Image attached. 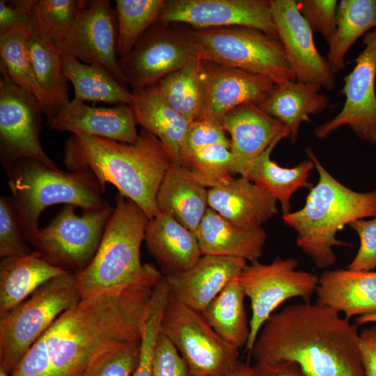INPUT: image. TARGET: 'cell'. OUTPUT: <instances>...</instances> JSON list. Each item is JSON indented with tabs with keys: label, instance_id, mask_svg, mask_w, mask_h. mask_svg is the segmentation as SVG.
<instances>
[{
	"label": "cell",
	"instance_id": "cell-35",
	"mask_svg": "<svg viewBox=\"0 0 376 376\" xmlns=\"http://www.w3.org/2000/svg\"><path fill=\"white\" fill-rule=\"evenodd\" d=\"M29 46L37 81L51 105V113L47 118L70 102L68 80L63 72L62 50L35 33L29 38Z\"/></svg>",
	"mask_w": 376,
	"mask_h": 376
},
{
	"label": "cell",
	"instance_id": "cell-10",
	"mask_svg": "<svg viewBox=\"0 0 376 376\" xmlns=\"http://www.w3.org/2000/svg\"><path fill=\"white\" fill-rule=\"evenodd\" d=\"M293 258H275L269 264L258 260L246 265L237 281L251 303L250 333L246 350L251 352L265 322L283 302L301 297L310 302L315 292L319 277L297 269Z\"/></svg>",
	"mask_w": 376,
	"mask_h": 376
},
{
	"label": "cell",
	"instance_id": "cell-50",
	"mask_svg": "<svg viewBox=\"0 0 376 376\" xmlns=\"http://www.w3.org/2000/svg\"><path fill=\"white\" fill-rule=\"evenodd\" d=\"M251 366L249 364L240 361L236 367L225 376H250Z\"/></svg>",
	"mask_w": 376,
	"mask_h": 376
},
{
	"label": "cell",
	"instance_id": "cell-17",
	"mask_svg": "<svg viewBox=\"0 0 376 376\" xmlns=\"http://www.w3.org/2000/svg\"><path fill=\"white\" fill-rule=\"evenodd\" d=\"M269 1L277 37L295 80L333 91L336 74L318 52L313 32L299 13L297 1Z\"/></svg>",
	"mask_w": 376,
	"mask_h": 376
},
{
	"label": "cell",
	"instance_id": "cell-34",
	"mask_svg": "<svg viewBox=\"0 0 376 376\" xmlns=\"http://www.w3.org/2000/svg\"><path fill=\"white\" fill-rule=\"evenodd\" d=\"M33 32L22 29L0 38L1 71L17 86L34 96L46 117L51 113L49 101L40 88L32 65L29 40Z\"/></svg>",
	"mask_w": 376,
	"mask_h": 376
},
{
	"label": "cell",
	"instance_id": "cell-16",
	"mask_svg": "<svg viewBox=\"0 0 376 376\" xmlns=\"http://www.w3.org/2000/svg\"><path fill=\"white\" fill-rule=\"evenodd\" d=\"M116 12L109 0H81L65 44L80 61L99 66L123 86L127 83L116 58Z\"/></svg>",
	"mask_w": 376,
	"mask_h": 376
},
{
	"label": "cell",
	"instance_id": "cell-29",
	"mask_svg": "<svg viewBox=\"0 0 376 376\" xmlns=\"http://www.w3.org/2000/svg\"><path fill=\"white\" fill-rule=\"evenodd\" d=\"M68 272L47 262L36 249L26 256L1 258L0 317L46 282Z\"/></svg>",
	"mask_w": 376,
	"mask_h": 376
},
{
	"label": "cell",
	"instance_id": "cell-44",
	"mask_svg": "<svg viewBox=\"0 0 376 376\" xmlns=\"http://www.w3.org/2000/svg\"><path fill=\"white\" fill-rule=\"evenodd\" d=\"M215 144L230 147V140L219 120L203 114L189 125L181 159L187 154Z\"/></svg>",
	"mask_w": 376,
	"mask_h": 376
},
{
	"label": "cell",
	"instance_id": "cell-52",
	"mask_svg": "<svg viewBox=\"0 0 376 376\" xmlns=\"http://www.w3.org/2000/svg\"><path fill=\"white\" fill-rule=\"evenodd\" d=\"M0 376H12V375L0 368Z\"/></svg>",
	"mask_w": 376,
	"mask_h": 376
},
{
	"label": "cell",
	"instance_id": "cell-28",
	"mask_svg": "<svg viewBox=\"0 0 376 376\" xmlns=\"http://www.w3.org/2000/svg\"><path fill=\"white\" fill-rule=\"evenodd\" d=\"M316 85L297 80L276 84L258 106L265 113L282 123L289 131L291 143L296 142L304 122L310 115L322 112L329 104V97Z\"/></svg>",
	"mask_w": 376,
	"mask_h": 376
},
{
	"label": "cell",
	"instance_id": "cell-32",
	"mask_svg": "<svg viewBox=\"0 0 376 376\" xmlns=\"http://www.w3.org/2000/svg\"><path fill=\"white\" fill-rule=\"evenodd\" d=\"M335 34L326 59L336 74L345 68V55L355 41L376 28V0H341Z\"/></svg>",
	"mask_w": 376,
	"mask_h": 376
},
{
	"label": "cell",
	"instance_id": "cell-18",
	"mask_svg": "<svg viewBox=\"0 0 376 376\" xmlns=\"http://www.w3.org/2000/svg\"><path fill=\"white\" fill-rule=\"evenodd\" d=\"M199 72L205 97L203 115L219 121L242 104L258 105L276 86L265 76L205 60L201 61Z\"/></svg>",
	"mask_w": 376,
	"mask_h": 376
},
{
	"label": "cell",
	"instance_id": "cell-7",
	"mask_svg": "<svg viewBox=\"0 0 376 376\" xmlns=\"http://www.w3.org/2000/svg\"><path fill=\"white\" fill-rule=\"evenodd\" d=\"M81 297L77 274L68 272L44 283L0 317V368L11 374L33 343Z\"/></svg>",
	"mask_w": 376,
	"mask_h": 376
},
{
	"label": "cell",
	"instance_id": "cell-21",
	"mask_svg": "<svg viewBox=\"0 0 376 376\" xmlns=\"http://www.w3.org/2000/svg\"><path fill=\"white\" fill-rule=\"evenodd\" d=\"M246 265L240 258L203 255L188 269L165 276L174 298L201 311Z\"/></svg>",
	"mask_w": 376,
	"mask_h": 376
},
{
	"label": "cell",
	"instance_id": "cell-41",
	"mask_svg": "<svg viewBox=\"0 0 376 376\" xmlns=\"http://www.w3.org/2000/svg\"><path fill=\"white\" fill-rule=\"evenodd\" d=\"M22 217L10 197H0L1 258L22 256L33 251L28 245Z\"/></svg>",
	"mask_w": 376,
	"mask_h": 376
},
{
	"label": "cell",
	"instance_id": "cell-20",
	"mask_svg": "<svg viewBox=\"0 0 376 376\" xmlns=\"http://www.w3.org/2000/svg\"><path fill=\"white\" fill-rule=\"evenodd\" d=\"M47 123L58 131L125 143H134L139 138L137 123L129 104L112 108L93 107L72 100L47 118Z\"/></svg>",
	"mask_w": 376,
	"mask_h": 376
},
{
	"label": "cell",
	"instance_id": "cell-47",
	"mask_svg": "<svg viewBox=\"0 0 376 376\" xmlns=\"http://www.w3.org/2000/svg\"><path fill=\"white\" fill-rule=\"evenodd\" d=\"M33 1H0V38L18 29L32 31L30 13Z\"/></svg>",
	"mask_w": 376,
	"mask_h": 376
},
{
	"label": "cell",
	"instance_id": "cell-40",
	"mask_svg": "<svg viewBox=\"0 0 376 376\" xmlns=\"http://www.w3.org/2000/svg\"><path fill=\"white\" fill-rule=\"evenodd\" d=\"M169 295L170 288L166 278L163 276L152 295L141 332L137 364L132 376H152L153 354Z\"/></svg>",
	"mask_w": 376,
	"mask_h": 376
},
{
	"label": "cell",
	"instance_id": "cell-12",
	"mask_svg": "<svg viewBox=\"0 0 376 376\" xmlns=\"http://www.w3.org/2000/svg\"><path fill=\"white\" fill-rule=\"evenodd\" d=\"M198 56L189 31L172 29L156 22L133 49L118 59L119 67L134 91L157 84Z\"/></svg>",
	"mask_w": 376,
	"mask_h": 376
},
{
	"label": "cell",
	"instance_id": "cell-46",
	"mask_svg": "<svg viewBox=\"0 0 376 376\" xmlns=\"http://www.w3.org/2000/svg\"><path fill=\"white\" fill-rule=\"evenodd\" d=\"M152 376H191L184 359L161 331L153 354Z\"/></svg>",
	"mask_w": 376,
	"mask_h": 376
},
{
	"label": "cell",
	"instance_id": "cell-6",
	"mask_svg": "<svg viewBox=\"0 0 376 376\" xmlns=\"http://www.w3.org/2000/svg\"><path fill=\"white\" fill-rule=\"evenodd\" d=\"M6 171L27 241L34 247L40 229L38 219L45 208L57 204L73 205L84 210L111 206L103 197L104 189L86 170L65 172L24 158Z\"/></svg>",
	"mask_w": 376,
	"mask_h": 376
},
{
	"label": "cell",
	"instance_id": "cell-42",
	"mask_svg": "<svg viewBox=\"0 0 376 376\" xmlns=\"http://www.w3.org/2000/svg\"><path fill=\"white\" fill-rule=\"evenodd\" d=\"M140 340L117 345L97 358L81 376H131L137 364Z\"/></svg>",
	"mask_w": 376,
	"mask_h": 376
},
{
	"label": "cell",
	"instance_id": "cell-22",
	"mask_svg": "<svg viewBox=\"0 0 376 376\" xmlns=\"http://www.w3.org/2000/svg\"><path fill=\"white\" fill-rule=\"evenodd\" d=\"M209 208L232 224L244 228H261L277 212V200L248 178H233L207 190Z\"/></svg>",
	"mask_w": 376,
	"mask_h": 376
},
{
	"label": "cell",
	"instance_id": "cell-48",
	"mask_svg": "<svg viewBox=\"0 0 376 376\" xmlns=\"http://www.w3.org/2000/svg\"><path fill=\"white\" fill-rule=\"evenodd\" d=\"M359 350L365 376H376V327L359 333Z\"/></svg>",
	"mask_w": 376,
	"mask_h": 376
},
{
	"label": "cell",
	"instance_id": "cell-5",
	"mask_svg": "<svg viewBox=\"0 0 376 376\" xmlns=\"http://www.w3.org/2000/svg\"><path fill=\"white\" fill-rule=\"evenodd\" d=\"M149 218L134 203L118 194L99 248L88 267L76 273L81 299L123 290L162 274L141 262V245Z\"/></svg>",
	"mask_w": 376,
	"mask_h": 376
},
{
	"label": "cell",
	"instance_id": "cell-8",
	"mask_svg": "<svg viewBox=\"0 0 376 376\" xmlns=\"http://www.w3.org/2000/svg\"><path fill=\"white\" fill-rule=\"evenodd\" d=\"M187 30L201 60L263 75L276 84L295 80L278 38L241 26Z\"/></svg>",
	"mask_w": 376,
	"mask_h": 376
},
{
	"label": "cell",
	"instance_id": "cell-26",
	"mask_svg": "<svg viewBox=\"0 0 376 376\" xmlns=\"http://www.w3.org/2000/svg\"><path fill=\"white\" fill-rule=\"evenodd\" d=\"M203 255L240 258L250 263L263 254L266 233L262 228L237 226L210 208L206 211L196 233Z\"/></svg>",
	"mask_w": 376,
	"mask_h": 376
},
{
	"label": "cell",
	"instance_id": "cell-31",
	"mask_svg": "<svg viewBox=\"0 0 376 376\" xmlns=\"http://www.w3.org/2000/svg\"><path fill=\"white\" fill-rule=\"evenodd\" d=\"M60 48L63 53L64 75L74 88L73 100L121 105L130 103L132 92L107 71L99 66L84 63L65 47Z\"/></svg>",
	"mask_w": 376,
	"mask_h": 376
},
{
	"label": "cell",
	"instance_id": "cell-14",
	"mask_svg": "<svg viewBox=\"0 0 376 376\" xmlns=\"http://www.w3.org/2000/svg\"><path fill=\"white\" fill-rule=\"evenodd\" d=\"M363 42V49L344 77L340 91L345 97L344 106L333 118L315 127L318 139L347 125L359 139L376 144V28L364 35Z\"/></svg>",
	"mask_w": 376,
	"mask_h": 376
},
{
	"label": "cell",
	"instance_id": "cell-23",
	"mask_svg": "<svg viewBox=\"0 0 376 376\" xmlns=\"http://www.w3.org/2000/svg\"><path fill=\"white\" fill-rule=\"evenodd\" d=\"M316 303L336 313L353 316L376 314V272L338 269L318 279Z\"/></svg>",
	"mask_w": 376,
	"mask_h": 376
},
{
	"label": "cell",
	"instance_id": "cell-37",
	"mask_svg": "<svg viewBox=\"0 0 376 376\" xmlns=\"http://www.w3.org/2000/svg\"><path fill=\"white\" fill-rule=\"evenodd\" d=\"M81 3V0H33L30 13L33 33L63 47Z\"/></svg>",
	"mask_w": 376,
	"mask_h": 376
},
{
	"label": "cell",
	"instance_id": "cell-4",
	"mask_svg": "<svg viewBox=\"0 0 376 376\" xmlns=\"http://www.w3.org/2000/svg\"><path fill=\"white\" fill-rule=\"evenodd\" d=\"M306 152L319 180L310 189L304 207L282 218L297 232V246L318 268H326L336 263L334 246H350L336 238L337 233L355 220L376 217V189L359 192L348 188L325 169L311 148Z\"/></svg>",
	"mask_w": 376,
	"mask_h": 376
},
{
	"label": "cell",
	"instance_id": "cell-43",
	"mask_svg": "<svg viewBox=\"0 0 376 376\" xmlns=\"http://www.w3.org/2000/svg\"><path fill=\"white\" fill-rule=\"evenodd\" d=\"M337 0H299L298 10L313 32L320 33L331 42L337 25Z\"/></svg>",
	"mask_w": 376,
	"mask_h": 376
},
{
	"label": "cell",
	"instance_id": "cell-13",
	"mask_svg": "<svg viewBox=\"0 0 376 376\" xmlns=\"http://www.w3.org/2000/svg\"><path fill=\"white\" fill-rule=\"evenodd\" d=\"M0 159L7 171L15 162L33 159L58 169L43 150L40 141L42 107L37 99L15 85L1 71Z\"/></svg>",
	"mask_w": 376,
	"mask_h": 376
},
{
	"label": "cell",
	"instance_id": "cell-33",
	"mask_svg": "<svg viewBox=\"0 0 376 376\" xmlns=\"http://www.w3.org/2000/svg\"><path fill=\"white\" fill-rule=\"evenodd\" d=\"M245 297L236 278L201 311L216 333L238 350L246 346L250 333Z\"/></svg>",
	"mask_w": 376,
	"mask_h": 376
},
{
	"label": "cell",
	"instance_id": "cell-19",
	"mask_svg": "<svg viewBox=\"0 0 376 376\" xmlns=\"http://www.w3.org/2000/svg\"><path fill=\"white\" fill-rule=\"evenodd\" d=\"M230 136L231 171L244 177L254 159L272 143L289 139L288 130L254 103L242 104L221 119Z\"/></svg>",
	"mask_w": 376,
	"mask_h": 376
},
{
	"label": "cell",
	"instance_id": "cell-38",
	"mask_svg": "<svg viewBox=\"0 0 376 376\" xmlns=\"http://www.w3.org/2000/svg\"><path fill=\"white\" fill-rule=\"evenodd\" d=\"M164 0H116L117 53L127 55L146 30L157 21Z\"/></svg>",
	"mask_w": 376,
	"mask_h": 376
},
{
	"label": "cell",
	"instance_id": "cell-39",
	"mask_svg": "<svg viewBox=\"0 0 376 376\" xmlns=\"http://www.w3.org/2000/svg\"><path fill=\"white\" fill-rule=\"evenodd\" d=\"M230 147L215 144L182 157L181 164L205 188L222 186L232 178Z\"/></svg>",
	"mask_w": 376,
	"mask_h": 376
},
{
	"label": "cell",
	"instance_id": "cell-51",
	"mask_svg": "<svg viewBox=\"0 0 376 376\" xmlns=\"http://www.w3.org/2000/svg\"><path fill=\"white\" fill-rule=\"evenodd\" d=\"M357 326L367 323H376V314L359 316L355 319Z\"/></svg>",
	"mask_w": 376,
	"mask_h": 376
},
{
	"label": "cell",
	"instance_id": "cell-36",
	"mask_svg": "<svg viewBox=\"0 0 376 376\" xmlns=\"http://www.w3.org/2000/svg\"><path fill=\"white\" fill-rule=\"evenodd\" d=\"M201 58L196 56L156 85L162 97L189 124L203 113L205 97L200 77Z\"/></svg>",
	"mask_w": 376,
	"mask_h": 376
},
{
	"label": "cell",
	"instance_id": "cell-45",
	"mask_svg": "<svg viewBox=\"0 0 376 376\" xmlns=\"http://www.w3.org/2000/svg\"><path fill=\"white\" fill-rule=\"evenodd\" d=\"M359 235V250L347 269L371 271L376 267V217L361 219L348 224Z\"/></svg>",
	"mask_w": 376,
	"mask_h": 376
},
{
	"label": "cell",
	"instance_id": "cell-15",
	"mask_svg": "<svg viewBox=\"0 0 376 376\" xmlns=\"http://www.w3.org/2000/svg\"><path fill=\"white\" fill-rule=\"evenodd\" d=\"M157 22L183 23L195 29L247 26L278 38L267 0H168Z\"/></svg>",
	"mask_w": 376,
	"mask_h": 376
},
{
	"label": "cell",
	"instance_id": "cell-1",
	"mask_svg": "<svg viewBox=\"0 0 376 376\" xmlns=\"http://www.w3.org/2000/svg\"><path fill=\"white\" fill-rule=\"evenodd\" d=\"M162 276L81 299L33 343L12 376H81L107 350L140 340Z\"/></svg>",
	"mask_w": 376,
	"mask_h": 376
},
{
	"label": "cell",
	"instance_id": "cell-11",
	"mask_svg": "<svg viewBox=\"0 0 376 376\" xmlns=\"http://www.w3.org/2000/svg\"><path fill=\"white\" fill-rule=\"evenodd\" d=\"M75 208L65 205L48 226L40 228L35 248L52 265L79 273L93 259L113 208L85 210L81 216Z\"/></svg>",
	"mask_w": 376,
	"mask_h": 376
},
{
	"label": "cell",
	"instance_id": "cell-30",
	"mask_svg": "<svg viewBox=\"0 0 376 376\" xmlns=\"http://www.w3.org/2000/svg\"><path fill=\"white\" fill-rule=\"evenodd\" d=\"M280 141L272 143L249 166L245 178L268 191L281 204L283 214L290 212V199L299 189H311L308 181L315 164L310 159L292 168L279 166L271 159V153Z\"/></svg>",
	"mask_w": 376,
	"mask_h": 376
},
{
	"label": "cell",
	"instance_id": "cell-3",
	"mask_svg": "<svg viewBox=\"0 0 376 376\" xmlns=\"http://www.w3.org/2000/svg\"><path fill=\"white\" fill-rule=\"evenodd\" d=\"M64 163L70 171H88L104 189L112 184L151 219L159 212L157 192L174 161L159 139L142 129L134 143L73 134L65 144Z\"/></svg>",
	"mask_w": 376,
	"mask_h": 376
},
{
	"label": "cell",
	"instance_id": "cell-49",
	"mask_svg": "<svg viewBox=\"0 0 376 376\" xmlns=\"http://www.w3.org/2000/svg\"><path fill=\"white\" fill-rule=\"evenodd\" d=\"M250 376H306L295 363L256 362L251 366Z\"/></svg>",
	"mask_w": 376,
	"mask_h": 376
},
{
	"label": "cell",
	"instance_id": "cell-25",
	"mask_svg": "<svg viewBox=\"0 0 376 376\" xmlns=\"http://www.w3.org/2000/svg\"><path fill=\"white\" fill-rule=\"evenodd\" d=\"M129 105L137 124L156 136L180 164L189 123L166 102L156 85L134 91Z\"/></svg>",
	"mask_w": 376,
	"mask_h": 376
},
{
	"label": "cell",
	"instance_id": "cell-27",
	"mask_svg": "<svg viewBox=\"0 0 376 376\" xmlns=\"http://www.w3.org/2000/svg\"><path fill=\"white\" fill-rule=\"evenodd\" d=\"M207 190L182 164L173 163L159 186L157 205L195 235L208 207Z\"/></svg>",
	"mask_w": 376,
	"mask_h": 376
},
{
	"label": "cell",
	"instance_id": "cell-9",
	"mask_svg": "<svg viewBox=\"0 0 376 376\" xmlns=\"http://www.w3.org/2000/svg\"><path fill=\"white\" fill-rule=\"evenodd\" d=\"M160 331L175 347L191 376H225L240 361L239 350L224 340L201 311L170 295Z\"/></svg>",
	"mask_w": 376,
	"mask_h": 376
},
{
	"label": "cell",
	"instance_id": "cell-24",
	"mask_svg": "<svg viewBox=\"0 0 376 376\" xmlns=\"http://www.w3.org/2000/svg\"><path fill=\"white\" fill-rule=\"evenodd\" d=\"M144 240L166 276L188 269L202 256L196 235L164 212L149 220Z\"/></svg>",
	"mask_w": 376,
	"mask_h": 376
},
{
	"label": "cell",
	"instance_id": "cell-2",
	"mask_svg": "<svg viewBox=\"0 0 376 376\" xmlns=\"http://www.w3.org/2000/svg\"><path fill=\"white\" fill-rule=\"evenodd\" d=\"M358 326L318 303L273 313L250 352L256 362H291L306 376H365Z\"/></svg>",
	"mask_w": 376,
	"mask_h": 376
}]
</instances>
